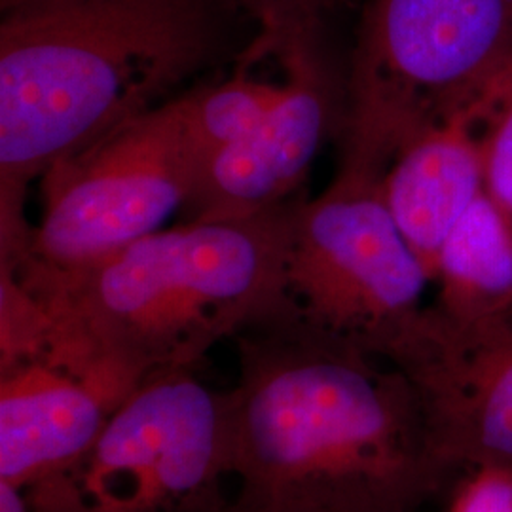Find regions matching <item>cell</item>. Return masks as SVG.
Instances as JSON below:
<instances>
[{
  "label": "cell",
  "mask_w": 512,
  "mask_h": 512,
  "mask_svg": "<svg viewBox=\"0 0 512 512\" xmlns=\"http://www.w3.org/2000/svg\"><path fill=\"white\" fill-rule=\"evenodd\" d=\"M298 202L162 228L78 270L2 272L44 315L38 359L126 397L150 374L186 368L226 334L287 311Z\"/></svg>",
  "instance_id": "1"
},
{
  "label": "cell",
  "mask_w": 512,
  "mask_h": 512,
  "mask_svg": "<svg viewBox=\"0 0 512 512\" xmlns=\"http://www.w3.org/2000/svg\"><path fill=\"white\" fill-rule=\"evenodd\" d=\"M249 351L230 418V459L264 505L412 512L450 478L420 399L399 366L311 329Z\"/></svg>",
  "instance_id": "2"
},
{
  "label": "cell",
  "mask_w": 512,
  "mask_h": 512,
  "mask_svg": "<svg viewBox=\"0 0 512 512\" xmlns=\"http://www.w3.org/2000/svg\"><path fill=\"white\" fill-rule=\"evenodd\" d=\"M207 0H23L0 19V249L33 226L29 184L160 107L213 54Z\"/></svg>",
  "instance_id": "3"
},
{
  "label": "cell",
  "mask_w": 512,
  "mask_h": 512,
  "mask_svg": "<svg viewBox=\"0 0 512 512\" xmlns=\"http://www.w3.org/2000/svg\"><path fill=\"white\" fill-rule=\"evenodd\" d=\"M512 54V0H368L338 173L380 181L425 129L473 105Z\"/></svg>",
  "instance_id": "4"
},
{
  "label": "cell",
  "mask_w": 512,
  "mask_h": 512,
  "mask_svg": "<svg viewBox=\"0 0 512 512\" xmlns=\"http://www.w3.org/2000/svg\"><path fill=\"white\" fill-rule=\"evenodd\" d=\"M429 283L380 181L336 173L296 205L285 298L304 325L391 361L425 317Z\"/></svg>",
  "instance_id": "5"
},
{
  "label": "cell",
  "mask_w": 512,
  "mask_h": 512,
  "mask_svg": "<svg viewBox=\"0 0 512 512\" xmlns=\"http://www.w3.org/2000/svg\"><path fill=\"white\" fill-rule=\"evenodd\" d=\"M200 169L183 97H173L52 165L42 175V220L2 266L67 272L99 262L162 230Z\"/></svg>",
  "instance_id": "6"
},
{
  "label": "cell",
  "mask_w": 512,
  "mask_h": 512,
  "mask_svg": "<svg viewBox=\"0 0 512 512\" xmlns=\"http://www.w3.org/2000/svg\"><path fill=\"white\" fill-rule=\"evenodd\" d=\"M184 368L141 380L105 421L80 476L90 512H173L230 458V418Z\"/></svg>",
  "instance_id": "7"
},
{
  "label": "cell",
  "mask_w": 512,
  "mask_h": 512,
  "mask_svg": "<svg viewBox=\"0 0 512 512\" xmlns=\"http://www.w3.org/2000/svg\"><path fill=\"white\" fill-rule=\"evenodd\" d=\"M391 363L414 385L452 475L512 469V310L456 321L431 306Z\"/></svg>",
  "instance_id": "8"
},
{
  "label": "cell",
  "mask_w": 512,
  "mask_h": 512,
  "mask_svg": "<svg viewBox=\"0 0 512 512\" xmlns=\"http://www.w3.org/2000/svg\"><path fill=\"white\" fill-rule=\"evenodd\" d=\"M279 101L255 128L202 165L186 202L190 220L243 219L291 200L323 141L342 128L346 90L319 33L281 44Z\"/></svg>",
  "instance_id": "9"
},
{
  "label": "cell",
  "mask_w": 512,
  "mask_h": 512,
  "mask_svg": "<svg viewBox=\"0 0 512 512\" xmlns=\"http://www.w3.org/2000/svg\"><path fill=\"white\" fill-rule=\"evenodd\" d=\"M482 110L484 95L425 129L393 158L380 179L385 205L431 283L448 234L486 192Z\"/></svg>",
  "instance_id": "10"
},
{
  "label": "cell",
  "mask_w": 512,
  "mask_h": 512,
  "mask_svg": "<svg viewBox=\"0 0 512 512\" xmlns=\"http://www.w3.org/2000/svg\"><path fill=\"white\" fill-rule=\"evenodd\" d=\"M107 397L101 385L44 359L8 366L0 387V480L21 488L84 458L107 421Z\"/></svg>",
  "instance_id": "11"
},
{
  "label": "cell",
  "mask_w": 512,
  "mask_h": 512,
  "mask_svg": "<svg viewBox=\"0 0 512 512\" xmlns=\"http://www.w3.org/2000/svg\"><path fill=\"white\" fill-rule=\"evenodd\" d=\"M435 308L456 321L512 310V220L484 192L440 249Z\"/></svg>",
  "instance_id": "12"
},
{
  "label": "cell",
  "mask_w": 512,
  "mask_h": 512,
  "mask_svg": "<svg viewBox=\"0 0 512 512\" xmlns=\"http://www.w3.org/2000/svg\"><path fill=\"white\" fill-rule=\"evenodd\" d=\"M251 67L253 63L241 55L232 78L183 95L186 126L202 154V165L245 137L279 101L283 84L256 80L249 74Z\"/></svg>",
  "instance_id": "13"
},
{
  "label": "cell",
  "mask_w": 512,
  "mask_h": 512,
  "mask_svg": "<svg viewBox=\"0 0 512 512\" xmlns=\"http://www.w3.org/2000/svg\"><path fill=\"white\" fill-rule=\"evenodd\" d=\"M480 143L484 190L512 220V54L484 93Z\"/></svg>",
  "instance_id": "14"
},
{
  "label": "cell",
  "mask_w": 512,
  "mask_h": 512,
  "mask_svg": "<svg viewBox=\"0 0 512 512\" xmlns=\"http://www.w3.org/2000/svg\"><path fill=\"white\" fill-rule=\"evenodd\" d=\"M245 12H249L258 23L256 40L274 48L277 44L319 33L321 12L330 0H230Z\"/></svg>",
  "instance_id": "15"
},
{
  "label": "cell",
  "mask_w": 512,
  "mask_h": 512,
  "mask_svg": "<svg viewBox=\"0 0 512 512\" xmlns=\"http://www.w3.org/2000/svg\"><path fill=\"white\" fill-rule=\"evenodd\" d=\"M465 473L446 512H512V469L476 467Z\"/></svg>",
  "instance_id": "16"
},
{
  "label": "cell",
  "mask_w": 512,
  "mask_h": 512,
  "mask_svg": "<svg viewBox=\"0 0 512 512\" xmlns=\"http://www.w3.org/2000/svg\"><path fill=\"white\" fill-rule=\"evenodd\" d=\"M0 512H27L19 486L0 480Z\"/></svg>",
  "instance_id": "17"
},
{
  "label": "cell",
  "mask_w": 512,
  "mask_h": 512,
  "mask_svg": "<svg viewBox=\"0 0 512 512\" xmlns=\"http://www.w3.org/2000/svg\"><path fill=\"white\" fill-rule=\"evenodd\" d=\"M19 2H23V0H0V8H2V10H6V8L16 6Z\"/></svg>",
  "instance_id": "18"
},
{
  "label": "cell",
  "mask_w": 512,
  "mask_h": 512,
  "mask_svg": "<svg viewBox=\"0 0 512 512\" xmlns=\"http://www.w3.org/2000/svg\"><path fill=\"white\" fill-rule=\"evenodd\" d=\"M270 512H319V511H310V509H277V507H270Z\"/></svg>",
  "instance_id": "19"
}]
</instances>
